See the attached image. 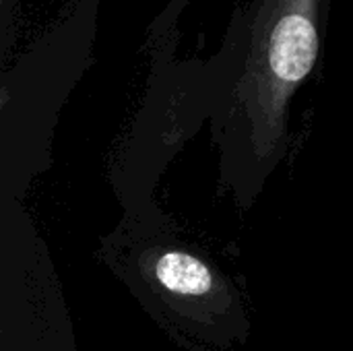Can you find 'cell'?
Returning <instances> with one entry per match:
<instances>
[{"instance_id": "cell-1", "label": "cell", "mask_w": 353, "mask_h": 351, "mask_svg": "<svg viewBox=\"0 0 353 351\" xmlns=\"http://www.w3.org/2000/svg\"><path fill=\"white\" fill-rule=\"evenodd\" d=\"M329 0H252L215 60L221 182L252 199L288 149V110L312 74Z\"/></svg>"}, {"instance_id": "cell-2", "label": "cell", "mask_w": 353, "mask_h": 351, "mask_svg": "<svg viewBox=\"0 0 353 351\" xmlns=\"http://www.w3.org/2000/svg\"><path fill=\"white\" fill-rule=\"evenodd\" d=\"M155 277L165 290L182 296H203L213 288L209 267L182 250L161 252L155 261Z\"/></svg>"}]
</instances>
